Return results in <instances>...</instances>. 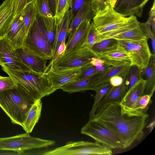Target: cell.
<instances>
[{
	"label": "cell",
	"instance_id": "681fc988",
	"mask_svg": "<svg viewBox=\"0 0 155 155\" xmlns=\"http://www.w3.org/2000/svg\"><path fill=\"white\" fill-rule=\"evenodd\" d=\"M149 0H142L141 6L143 8Z\"/></svg>",
	"mask_w": 155,
	"mask_h": 155
},
{
	"label": "cell",
	"instance_id": "7bdbcfd3",
	"mask_svg": "<svg viewBox=\"0 0 155 155\" xmlns=\"http://www.w3.org/2000/svg\"><path fill=\"white\" fill-rule=\"evenodd\" d=\"M125 80L120 76L116 75L111 77L109 79V82L112 86H117L121 85Z\"/></svg>",
	"mask_w": 155,
	"mask_h": 155
},
{
	"label": "cell",
	"instance_id": "ee69618b",
	"mask_svg": "<svg viewBox=\"0 0 155 155\" xmlns=\"http://www.w3.org/2000/svg\"><path fill=\"white\" fill-rule=\"evenodd\" d=\"M27 0H16L15 15L21 12L27 4Z\"/></svg>",
	"mask_w": 155,
	"mask_h": 155
},
{
	"label": "cell",
	"instance_id": "6da1fadb",
	"mask_svg": "<svg viewBox=\"0 0 155 155\" xmlns=\"http://www.w3.org/2000/svg\"><path fill=\"white\" fill-rule=\"evenodd\" d=\"M148 116L146 113L139 116H130L122 114L119 103L112 102L95 114L92 119L99 121L115 132L126 148L135 140L142 139Z\"/></svg>",
	"mask_w": 155,
	"mask_h": 155
},
{
	"label": "cell",
	"instance_id": "8fae6325",
	"mask_svg": "<svg viewBox=\"0 0 155 155\" xmlns=\"http://www.w3.org/2000/svg\"><path fill=\"white\" fill-rule=\"evenodd\" d=\"M0 65L12 70L28 71L37 74L22 62L15 49L4 36L0 38Z\"/></svg>",
	"mask_w": 155,
	"mask_h": 155
},
{
	"label": "cell",
	"instance_id": "603a6c76",
	"mask_svg": "<svg viewBox=\"0 0 155 155\" xmlns=\"http://www.w3.org/2000/svg\"><path fill=\"white\" fill-rule=\"evenodd\" d=\"M91 21L85 20L83 21L74 31L71 37L68 39L66 49L62 54L68 53L82 46Z\"/></svg>",
	"mask_w": 155,
	"mask_h": 155
},
{
	"label": "cell",
	"instance_id": "3957f363",
	"mask_svg": "<svg viewBox=\"0 0 155 155\" xmlns=\"http://www.w3.org/2000/svg\"><path fill=\"white\" fill-rule=\"evenodd\" d=\"M2 68L17 85L35 101L41 100L56 91L44 74L40 75L28 71L14 70Z\"/></svg>",
	"mask_w": 155,
	"mask_h": 155
},
{
	"label": "cell",
	"instance_id": "1f68e13d",
	"mask_svg": "<svg viewBox=\"0 0 155 155\" xmlns=\"http://www.w3.org/2000/svg\"><path fill=\"white\" fill-rule=\"evenodd\" d=\"M142 78L141 69L137 66H131L124 81L127 91Z\"/></svg>",
	"mask_w": 155,
	"mask_h": 155
},
{
	"label": "cell",
	"instance_id": "7c38bea8",
	"mask_svg": "<svg viewBox=\"0 0 155 155\" xmlns=\"http://www.w3.org/2000/svg\"><path fill=\"white\" fill-rule=\"evenodd\" d=\"M81 68L57 69L51 67L44 74L56 91L78 79L81 74Z\"/></svg>",
	"mask_w": 155,
	"mask_h": 155
},
{
	"label": "cell",
	"instance_id": "f546056e",
	"mask_svg": "<svg viewBox=\"0 0 155 155\" xmlns=\"http://www.w3.org/2000/svg\"><path fill=\"white\" fill-rule=\"evenodd\" d=\"M37 14L34 2L27 4L22 11V16L27 35L36 20Z\"/></svg>",
	"mask_w": 155,
	"mask_h": 155
},
{
	"label": "cell",
	"instance_id": "4316f807",
	"mask_svg": "<svg viewBox=\"0 0 155 155\" xmlns=\"http://www.w3.org/2000/svg\"><path fill=\"white\" fill-rule=\"evenodd\" d=\"M131 66L130 65L111 66L106 72L102 74L94 81L92 85L93 87L109 83V79L115 76H120L125 79L127 74Z\"/></svg>",
	"mask_w": 155,
	"mask_h": 155
},
{
	"label": "cell",
	"instance_id": "8d00e7d4",
	"mask_svg": "<svg viewBox=\"0 0 155 155\" xmlns=\"http://www.w3.org/2000/svg\"><path fill=\"white\" fill-rule=\"evenodd\" d=\"M16 85V83L10 77L0 75V92L13 88Z\"/></svg>",
	"mask_w": 155,
	"mask_h": 155
},
{
	"label": "cell",
	"instance_id": "5bb4252c",
	"mask_svg": "<svg viewBox=\"0 0 155 155\" xmlns=\"http://www.w3.org/2000/svg\"><path fill=\"white\" fill-rule=\"evenodd\" d=\"M37 14L42 21L43 30L46 35L55 32L56 25L48 0H35L34 1Z\"/></svg>",
	"mask_w": 155,
	"mask_h": 155
},
{
	"label": "cell",
	"instance_id": "f6af8a7d",
	"mask_svg": "<svg viewBox=\"0 0 155 155\" xmlns=\"http://www.w3.org/2000/svg\"><path fill=\"white\" fill-rule=\"evenodd\" d=\"M65 41L64 40L63 41L59 47L57 52L56 60L64 51L66 49Z\"/></svg>",
	"mask_w": 155,
	"mask_h": 155
},
{
	"label": "cell",
	"instance_id": "bcb514c9",
	"mask_svg": "<svg viewBox=\"0 0 155 155\" xmlns=\"http://www.w3.org/2000/svg\"><path fill=\"white\" fill-rule=\"evenodd\" d=\"M53 15L54 17L55 13L56 0H48Z\"/></svg>",
	"mask_w": 155,
	"mask_h": 155
},
{
	"label": "cell",
	"instance_id": "f1b7e54d",
	"mask_svg": "<svg viewBox=\"0 0 155 155\" xmlns=\"http://www.w3.org/2000/svg\"><path fill=\"white\" fill-rule=\"evenodd\" d=\"M112 86L109 82L94 87L93 90L96 93L93 104L89 114V120L93 118L102 100Z\"/></svg>",
	"mask_w": 155,
	"mask_h": 155
},
{
	"label": "cell",
	"instance_id": "ffe728a7",
	"mask_svg": "<svg viewBox=\"0 0 155 155\" xmlns=\"http://www.w3.org/2000/svg\"><path fill=\"white\" fill-rule=\"evenodd\" d=\"M146 82V80L142 78L127 91L119 103L121 107V113L129 108L143 95Z\"/></svg>",
	"mask_w": 155,
	"mask_h": 155
},
{
	"label": "cell",
	"instance_id": "60d3db41",
	"mask_svg": "<svg viewBox=\"0 0 155 155\" xmlns=\"http://www.w3.org/2000/svg\"><path fill=\"white\" fill-rule=\"evenodd\" d=\"M81 74L78 79L87 78L97 73L94 66L90 63L81 67Z\"/></svg>",
	"mask_w": 155,
	"mask_h": 155
},
{
	"label": "cell",
	"instance_id": "5b68a950",
	"mask_svg": "<svg viewBox=\"0 0 155 155\" xmlns=\"http://www.w3.org/2000/svg\"><path fill=\"white\" fill-rule=\"evenodd\" d=\"M40 18L37 14L23 47L28 52L40 58L46 60H51L54 55L53 51L45 36L41 25Z\"/></svg>",
	"mask_w": 155,
	"mask_h": 155
},
{
	"label": "cell",
	"instance_id": "74e56055",
	"mask_svg": "<svg viewBox=\"0 0 155 155\" xmlns=\"http://www.w3.org/2000/svg\"><path fill=\"white\" fill-rule=\"evenodd\" d=\"M90 64L94 66L97 73L104 74L111 66L106 64L103 61L97 57L92 58Z\"/></svg>",
	"mask_w": 155,
	"mask_h": 155
},
{
	"label": "cell",
	"instance_id": "4fadbf2b",
	"mask_svg": "<svg viewBox=\"0 0 155 155\" xmlns=\"http://www.w3.org/2000/svg\"><path fill=\"white\" fill-rule=\"evenodd\" d=\"M4 36L15 49L23 46L27 35L22 16V11L15 15Z\"/></svg>",
	"mask_w": 155,
	"mask_h": 155
},
{
	"label": "cell",
	"instance_id": "f35d334b",
	"mask_svg": "<svg viewBox=\"0 0 155 155\" xmlns=\"http://www.w3.org/2000/svg\"><path fill=\"white\" fill-rule=\"evenodd\" d=\"M90 2L91 0H71L69 11L71 19L84 3Z\"/></svg>",
	"mask_w": 155,
	"mask_h": 155
},
{
	"label": "cell",
	"instance_id": "484cf974",
	"mask_svg": "<svg viewBox=\"0 0 155 155\" xmlns=\"http://www.w3.org/2000/svg\"><path fill=\"white\" fill-rule=\"evenodd\" d=\"M42 107L41 100H36L31 107L22 127L26 132L30 133L32 131L40 117Z\"/></svg>",
	"mask_w": 155,
	"mask_h": 155
},
{
	"label": "cell",
	"instance_id": "d590c367",
	"mask_svg": "<svg viewBox=\"0 0 155 155\" xmlns=\"http://www.w3.org/2000/svg\"><path fill=\"white\" fill-rule=\"evenodd\" d=\"M141 29L148 38L151 41L153 49V54L155 55V35L153 34L151 28V25L147 21L145 22L140 23L139 25Z\"/></svg>",
	"mask_w": 155,
	"mask_h": 155
},
{
	"label": "cell",
	"instance_id": "e575fe53",
	"mask_svg": "<svg viewBox=\"0 0 155 155\" xmlns=\"http://www.w3.org/2000/svg\"><path fill=\"white\" fill-rule=\"evenodd\" d=\"M99 34L93 22L90 23L82 46L90 48L99 41Z\"/></svg>",
	"mask_w": 155,
	"mask_h": 155
},
{
	"label": "cell",
	"instance_id": "d6986e66",
	"mask_svg": "<svg viewBox=\"0 0 155 155\" xmlns=\"http://www.w3.org/2000/svg\"><path fill=\"white\" fill-rule=\"evenodd\" d=\"M95 54L97 58L111 66L131 65V61L128 55L117 48L113 50Z\"/></svg>",
	"mask_w": 155,
	"mask_h": 155
},
{
	"label": "cell",
	"instance_id": "c3c4849f",
	"mask_svg": "<svg viewBox=\"0 0 155 155\" xmlns=\"http://www.w3.org/2000/svg\"><path fill=\"white\" fill-rule=\"evenodd\" d=\"M116 0H110V5L114 7Z\"/></svg>",
	"mask_w": 155,
	"mask_h": 155
},
{
	"label": "cell",
	"instance_id": "ab89813d",
	"mask_svg": "<svg viewBox=\"0 0 155 155\" xmlns=\"http://www.w3.org/2000/svg\"><path fill=\"white\" fill-rule=\"evenodd\" d=\"M110 0H91V6L95 14L103 10L107 6L110 5Z\"/></svg>",
	"mask_w": 155,
	"mask_h": 155
},
{
	"label": "cell",
	"instance_id": "9c48e42d",
	"mask_svg": "<svg viewBox=\"0 0 155 155\" xmlns=\"http://www.w3.org/2000/svg\"><path fill=\"white\" fill-rule=\"evenodd\" d=\"M148 38L137 41L117 40V48L129 56L131 65H135L141 69L148 65L152 54L148 44Z\"/></svg>",
	"mask_w": 155,
	"mask_h": 155
},
{
	"label": "cell",
	"instance_id": "d4e9b609",
	"mask_svg": "<svg viewBox=\"0 0 155 155\" xmlns=\"http://www.w3.org/2000/svg\"><path fill=\"white\" fill-rule=\"evenodd\" d=\"M146 82L143 95H153L155 90V55L152 54L147 66L141 69Z\"/></svg>",
	"mask_w": 155,
	"mask_h": 155
},
{
	"label": "cell",
	"instance_id": "44dd1931",
	"mask_svg": "<svg viewBox=\"0 0 155 155\" xmlns=\"http://www.w3.org/2000/svg\"><path fill=\"white\" fill-rule=\"evenodd\" d=\"M103 74L97 73L87 78L78 79L62 87L61 89L69 93L93 90V84Z\"/></svg>",
	"mask_w": 155,
	"mask_h": 155
},
{
	"label": "cell",
	"instance_id": "9a60e30c",
	"mask_svg": "<svg viewBox=\"0 0 155 155\" xmlns=\"http://www.w3.org/2000/svg\"><path fill=\"white\" fill-rule=\"evenodd\" d=\"M15 51L22 62L34 72L42 75L47 71V60L31 53L23 46Z\"/></svg>",
	"mask_w": 155,
	"mask_h": 155
},
{
	"label": "cell",
	"instance_id": "83f0119b",
	"mask_svg": "<svg viewBox=\"0 0 155 155\" xmlns=\"http://www.w3.org/2000/svg\"><path fill=\"white\" fill-rule=\"evenodd\" d=\"M152 96L150 94L143 95L129 108L121 113L122 114L131 116H141L146 113L152 102L151 99Z\"/></svg>",
	"mask_w": 155,
	"mask_h": 155
},
{
	"label": "cell",
	"instance_id": "7a4b0ae2",
	"mask_svg": "<svg viewBox=\"0 0 155 155\" xmlns=\"http://www.w3.org/2000/svg\"><path fill=\"white\" fill-rule=\"evenodd\" d=\"M36 101L17 84L13 88L0 92V107L12 124L22 127L29 110Z\"/></svg>",
	"mask_w": 155,
	"mask_h": 155
},
{
	"label": "cell",
	"instance_id": "cb8c5ba5",
	"mask_svg": "<svg viewBox=\"0 0 155 155\" xmlns=\"http://www.w3.org/2000/svg\"><path fill=\"white\" fill-rule=\"evenodd\" d=\"M126 92L124 81L120 85L112 86L102 100L95 114L101 112L109 103H120Z\"/></svg>",
	"mask_w": 155,
	"mask_h": 155
},
{
	"label": "cell",
	"instance_id": "277c9868",
	"mask_svg": "<svg viewBox=\"0 0 155 155\" xmlns=\"http://www.w3.org/2000/svg\"><path fill=\"white\" fill-rule=\"evenodd\" d=\"M136 17H124L109 5L95 14L93 22L99 35L104 36L127 25Z\"/></svg>",
	"mask_w": 155,
	"mask_h": 155
},
{
	"label": "cell",
	"instance_id": "d6a6232c",
	"mask_svg": "<svg viewBox=\"0 0 155 155\" xmlns=\"http://www.w3.org/2000/svg\"><path fill=\"white\" fill-rule=\"evenodd\" d=\"M117 48V40L114 38H108L95 43L91 49L95 54H97L113 50Z\"/></svg>",
	"mask_w": 155,
	"mask_h": 155
},
{
	"label": "cell",
	"instance_id": "8992f818",
	"mask_svg": "<svg viewBox=\"0 0 155 155\" xmlns=\"http://www.w3.org/2000/svg\"><path fill=\"white\" fill-rule=\"evenodd\" d=\"M55 143L54 140L32 137L29 133L26 132L12 137L0 138V150L15 151L19 155H22L26 150L48 147Z\"/></svg>",
	"mask_w": 155,
	"mask_h": 155
},
{
	"label": "cell",
	"instance_id": "30bf717a",
	"mask_svg": "<svg viewBox=\"0 0 155 155\" xmlns=\"http://www.w3.org/2000/svg\"><path fill=\"white\" fill-rule=\"evenodd\" d=\"M94 57H97L96 54L91 48L81 46L68 53L62 54L51 67L57 69L81 67L90 64L92 58Z\"/></svg>",
	"mask_w": 155,
	"mask_h": 155
},
{
	"label": "cell",
	"instance_id": "52a82bcc",
	"mask_svg": "<svg viewBox=\"0 0 155 155\" xmlns=\"http://www.w3.org/2000/svg\"><path fill=\"white\" fill-rule=\"evenodd\" d=\"M82 134L93 139L95 142L110 149H124L119 136L112 130L97 120L91 119L81 128Z\"/></svg>",
	"mask_w": 155,
	"mask_h": 155
},
{
	"label": "cell",
	"instance_id": "7dc6e473",
	"mask_svg": "<svg viewBox=\"0 0 155 155\" xmlns=\"http://www.w3.org/2000/svg\"><path fill=\"white\" fill-rule=\"evenodd\" d=\"M155 119L154 118L153 120L151 122L148 126L147 127V128L148 129L150 132H151L155 126Z\"/></svg>",
	"mask_w": 155,
	"mask_h": 155
},
{
	"label": "cell",
	"instance_id": "ac0fdd59",
	"mask_svg": "<svg viewBox=\"0 0 155 155\" xmlns=\"http://www.w3.org/2000/svg\"><path fill=\"white\" fill-rule=\"evenodd\" d=\"M141 0H116L114 10L122 16L127 17L136 15L141 17L143 8Z\"/></svg>",
	"mask_w": 155,
	"mask_h": 155
},
{
	"label": "cell",
	"instance_id": "e0dca14e",
	"mask_svg": "<svg viewBox=\"0 0 155 155\" xmlns=\"http://www.w3.org/2000/svg\"><path fill=\"white\" fill-rule=\"evenodd\" d=\"M71 19L69 10L65 13L61 21L56 25V30L54 48V55L49 64L47 66L48 69L53 64L56 57L58 48L61 43L69 35V28Z\"/></svg>",
	"mask_w": 155,
	"mask_h": 155
},
{
	"label": "cell",
	"instance_id": "2e32d148",
	"mask_svg": "<svg viewBox=\"0 0 155 155\" xmlns=\"http://www.w3.org/2000/svg\"><path fill=\"white\" fill-rule=\"evenodd\" d=\"M16 0H5L0 5V38L5 35L15 16Z\"/></svg>",
	"mask_w": 155,
	"mask_h": 155
},
{
	"label": "cell",
	"instance_id": "7402d4cb",
	"mask_svg": "<svg viewBox=\"0 0 155 155\" xmlns=\"http://www.w3.org/2000/svg\"><path fill=\"white\" fill-rule=\"evenodd\" d=\"M95 14L91 6V2L84 3L72 19L69 28V36L70 38L80 25L85 20L91 21Z\"/></svg>",
	"mask_w": 155,
	"mask_h": 155
},
{
	"label": "cell",
	"instance_id": "b9f144b4",
	"mask_svg": "<svg viewBox=\"0 0 155 155\" xmlns=\"http://www.w3.org/2000/svg\"><path fill=\"white\" fill-rule=\"evenodd\" d=\"M154 0L152 7L149 13V16L147 21L151 25L152 29V32L155 35V4Z\"/></svg>",
	"mask_w": 155,
	"mask_h": 155
},
{
	"label": "cell",
	"instance_id": "4dcf8cb0",
	"mask_svg": "<svg viewBox=\"0 0 155 155\" xmlns=\"http://www.w3.org/2000/svg\"><path fill=\"white\" fill-rule=\"evenodd\" d=\"M110 38L116 40L137 41L148 38L139 26L115 35Z\"/></svg>",
	"mask_w": 155,
	"mask_h": 155
},
{
	"label": "cell",
	"instance_id": "836d02e7",
	"mask_svg": "<svg viewBox=\"0 0 155 155\" xmlns=\"http://www.w3.org/2000/svg\"><path fill=\"white\" fill-rule=\"evenodd\" d=\"M71 2V0H56L55 13L54 18L56 25L59 24L69 10Z\"/></svg>",
	"mask_w": 155,
	"mask_h": 155
},
{
	"label": "cell",
	"instance_id": "ba28073f",
	"mask_svg": "<svg viewBox=\"0 0 155 155\" xmlns=\"http://www.w3.org/2000/svg\"><path fill=\"white\" fill-rule=\"evenodd\" d=\"M112 149L95 142L70 141L64 145L44 152V155H111Z\"/></svg>",
	"mask_w": 155,
	"mask_h": 155
},
{
	"label": "cell",
	"instance_id": "f907efd6",
	"mask_svg": "<svg viewBox=\"0 0 155 155\" xmlns=\"http://www.w3.org/2000/svg\"><path fill=\"white\" fill-rule=\"evenodd\" d=\"M35 0H27V4L29 3L34 2Z\"/></svg>",
	"mask_w": 155,
	"mask_h": 155
}]
</instances>
